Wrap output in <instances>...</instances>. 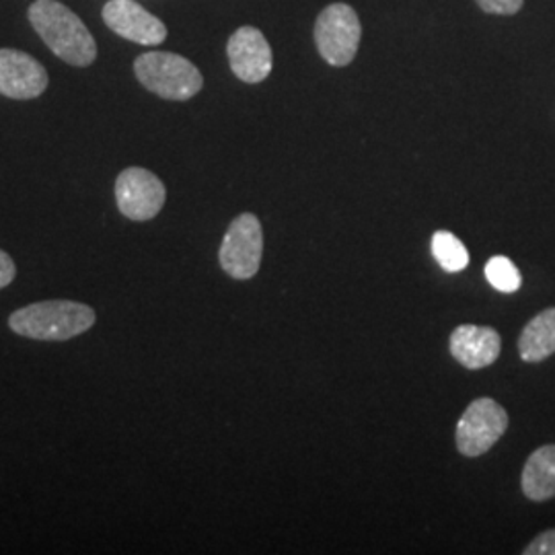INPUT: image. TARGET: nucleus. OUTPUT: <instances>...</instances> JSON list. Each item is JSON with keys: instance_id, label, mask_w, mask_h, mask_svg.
<instances>
[{"instance_id": "nucleus-1", "label": "nucleus", "mask_w": 555, "mask_h": 555, "mask_svg": "<svg viewBox=\"0 0 555 555\" xmlns=\"http://www.w3.org/2000/svg\"><path fill=\"white\" fill-rule=\"evenodd\" d=\"M27 15L41 41L66 64L87 68L98 59V43L91 31L66 4L59 0H36Z\"/></svg>"}, {"instance_id": "nucleus-2", "label": "nucleus", "mask_w": 555, "mask_h": 555, "mask_svg": "<svg viewBox=\"0 0 555 555\" xmlns=\"http://www.w3.org/2000/svg\"><path fill=\"white\" fill-rule=\"evenodd\" d=\"M98 321V313L75 300H41L27 305L9 318V327L17 336L64 341L89 332Z\"/></svg>"}, {"instance_id": "nucleus-3", "label": "nucleus", "mask_w": 555, "mask_h": 555, "mask_svg": "<svg viewBox=\"0 0 555 555\" xmlns=\"http://www.w3.org/2000/svg\"><path fill=\"white\" fill-rule=\"evenodd\" d=\"M134 75L146 91L159 95L160 100H192L204 87L198 66L171 52L142 54L134 60Z\"/></svg>"}, {"instance_id": "nucleus-4", "label": "nucleus", "mask_w": 555, "mask_h": 555, "mask_svg": "<svg viewBox=\"0 0 555 555\" xmlns=\"http://www.w3.org/2000/svg\"><path fill=\"white\" fill-rule=\"evenodd\" d=\"M362 38L358 13L346 2H334L319 13L315 43L319 54L332 66H348L357 59Z\"/></svg>"}, {"instance_id": "nucleus-5", "label": "nucleus", "mask_w": 555, "mask_h": 555, "mask_svg": "<svg viewBox=\"0 0 555 555\" xmlns=\"http://www.w3.org/2000/svg\"><path fill=\"white\" fill-rule=\"evenodd\" d=\"M508 430V414L492 397L469 403L456 424V449L465 456L486 455Z\"/></svg>"}, {"instance_id": "nucleus-6", "label": "nucleus", "mask_w": 555, "mask_h": 555, "mask_svg": "<svg viewBox=\"0 0 555 555\" xmlns=\"http://www.w3.org/2000/svg\"><path fill=\"white\" fill-rule=\"evenodd\" d=\"M263 256V231L256 215H238L227 229L220 245L219 259L222 270L235 280L256 276Z\"/></svg>"}, {"instance_id": "nucleus-7", "label": "nucleus", "mask_w": 555, "mask_h": 555, "mask_svg": "<svg viewBox=\"0 0 555 555\" xmlns=\"http://www.w3.org/2000/svg\"><path fill=\"white\" fill-rule=\"evenodd\" d=\"M165 199L163 181L144 167H128L116 179V202L126 219L153 220L163 210Z\"/></svg>"}, {"instance_id": "nucleus-8", "label": "nucleus", "mask_w": 555, "mask_h": 555, "mask_svg": "<svg viewBox=\"0 0 555 555\" xmlns=\"http://www.w3.org/2000/svg\"><path fill=\"white\" fill-rule=\"evenodd\" d=\"M101 17L124 40L134 41L140 46H159L167 40L165 23L149 13L137 0H107Z\"/></svg>"}, {"instance_id": "nucleus-9", "label": "nucleus", "mask_w": 555, "mask_h": 555, "mask_svg": "<svg viewBox=\"0 0 555 555\" xmlns=\"http://www.w3.org/2000/svg\"><path fill=\"white\" fill-rule=\"evenodd\" d=\"M48 70L41 62L13 48H0V95L27 101L48 89Z\"/></svg>"}, {"instance_id": "nucleus-10", "label": "nucleus", "mask_w": 555, "mask_h": 555, "mask_svg": "<svg viewBox=\"0 0 555 555\" xmlns=\"http://www.w3.org/2000/svg\"><path fill=\"white\" fill-rule=\"evenodd\" d=\"M227 54L235 77L249 85H258L272 73V48L258 27H238L229 38Z\"/></svg>"}, {"instance_id": "nucleus-11", "label": "nucleus", "mask_w": 555, "mask_h": 555, "mask_svg": "<svg viewBox=\"0 0 555 555\" xmlns=\"http://www.w3.org/2000/svg\"><path fill=\"white\" fill-rule=\"evenodd\" d=\"M449 346L459 364L472 371H479L496 362L502 350V339L494 327L459 325L451 334Z\"/></svg>"}, {"instance_id": "nucleus-12", "label": "nucleus", "mask_w": 555, "mask_h": 555, "mask_svg": "<svg viewBox=\"0 0 555 555\" xmlns=\"http://www.w3.org/2000/svg\"><path fill=\"white\" fill-rule=\"evenodd\" d=\"M520 486L522 494L533 502H545L555 498V444L539 447L527 459Z\"/></svg>"}, {"instance_id": "nucleus-13", "label": "nucleus", "mask_w": 555, "mask_h": 555, "mask_svg": "<svg viewBox=\"0 0 555 555\" xmlns=\"http://www.w3.org/2000/svg\"><path fill=\"white\" fill-rule=\"evenodd\" d=\"M518 354L529 364L555 354V307L541 311L525 325L518 337Z\"/></svg>"}, {"instance_id": "nucleus-14", "label": "nucleus", "mask_w": 555, "mask_h": 555, "mask_svg": "<svg viewBox=\"0 0 555 555\" xmlns=\"http://www.w3.org/2000/svg\"><path fill=\"white\" fill-rule=\"evenodd\" d=\"M433 256L447 272H461L469 266V251L459 238L449 231H437L433 237Z\"/></svg>"}, {"instance_id": "nucleus-15", "label": "nucleus", "mask_w": 555, "mask_h": 555, "mask_svg": "<svg viewBox=\"0 0 555 555\" xmlns=\"http://www.w3.org/2000/svg\"><path fill=\"white\" fill-rule=\"evenodd\" d=\"M486 278L496 291L504 295H513L522 284V276L515 261L506 256H494L486 263Z\"/></svg>"}, {"instance_id": "nucleus-16", "label": "nucleus", "mask_w": 555, "mask_h": 555, "mask_svg": "<svg viewBox=\"0 0 555 555\" xmlns=\"http://www.w3.org/2000/svg\"><path fill=\"white\" fill-rule=\"evenodd\" d=\"M477 7L490 15H515L525 0H476Z\"/></svg>"}, {"instance_id": "nucleus-17", "label": "nucleus", "mask_w": 555, "mask_h": 555, "mask_svg": "<svg viewBox=\"0 0 555 555\" xmlns=\"http://www.w3.org/2000/svg\"><path fill=\"white\" fill-rule=\"evenodd\" d=\"M525 555H555V529L543 531L541 535H537L525 550Z\"/></svg>"}, {"instance_id": "nucleus-18", "label": "nucleus", "mask_w": 555, "mask_h": 555, "mask_svg": "<svg viewBox=\"0 0 555 555\" xmlns=\"http://www.w3.org/2000/svg\"><path fill=\"white\" fill-rule=\"evenodd\" d=\"M15 276H17L15 261L11 259L7 251L0 249V288H7L15 280Z\"/></svg>"}]
</instances>
